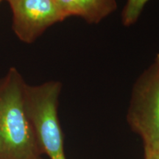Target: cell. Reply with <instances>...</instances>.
Segmentation results:
<instances>
[{
    "instance_id": "6da1fadb",
    "label": "cell",
    "mask_w": 159,
    "mask_h": 159,
    "mask_svg": "<svg viewBox=\"0 0 159 159\" xmlns=\"http://www.w3.org/2000/svg\"><path fill=\"white\" fill-rule=\"evenodd\" d=\"M22 76L14 67L0 79V159H40L42 154L25 110Z\"/></svg>"
},
{
    "instance_id": "7a4b0ae2",
    "label": "cell",
    "mask_w": 159,
    "mask_h": 159,
    "mask_svg": "<svg viewBox=\"0 0 159 159\" xmlns=\"http://www.w3.org/2000/svg\"><path fill=\"white\" fill-rule=\"evenodd\" d=\"M62 84L50 80L41 85L24 86V102L42 153L49 159H66L57 105Z\"/></svg>"
},
{
    "instance_id": "3957f363",
    "label": "cell",
    "mask_w": 159,
    "mask_h": 159,
    "mask_svg": "<svg viewBox=\"0 0 159 159\" xmlns=\"http://www.w3.org/2000/svg\"><path fill=\"white\" fill-rule=\"evenodd\" d=\"M130 128L144 144L145 159L159 158V72L156 62L134 85L128 114Z\"/></svg>"
},
{
    "instance_id": "277c9868",
    "label": "cell",
    "mask_w": 159,
    "mask_h": 159,
    "mask_svg": "<svg viewBox=\"0 0 159 159\" xmlns=\"http://www.w3.org/2000/svg\"><path fill=\"white\" fill-rule=\"evenodd\" d=\"M15 34L31 43L55 24L66 19L55 0H9Z\"/></svg>"
},
{
    "instance_id": "5b68a950",
    "label": "cell",
    "mask_w": 159,
    "mask_h": 159,
    "mask_svg": "<svg viewBox=\"0 0 159 159\" xmlns=\"http://www.w3.org/2000/svg\"><path fill=\"white\" fill-rule=\"evenodd\" d=\"M78 16L89 24H97L116 9L115 0H77Z\"/></svg>"
},
{
    "instance_id": "8992f818",
    "label": "cell",
    "mask_w": 159,
    "mask_h": 159,
    "mask_svg": "<svg viewBox=\"0 0 159 159\" xmlns=\"http://www.w3.org/2000/svg\"><path fill=\"white\" fill-rule=\"evenodd\" d=\"M149 1L150 0H128L122 11L123 25L126 27L134 25Z\"/></svg>"
},
{
    "instance_id": "52a82bcc",
    "label": "cell",
    "mask_w": 159,
    "mask_h": 159,
    "mask_svg": "<svg viewBox=\"0 0 159 159\" xmlns=\"http://www.w3.org/2000/svg\"><path fill=\"white\" fill-rule=\"evenodd\" d=\"M66 19L71 16H78L77 0H55Z\"/></svg>"
},
{
    "instance_id": "ba28073f",
    "label": "cell",
    "mask_w": 159,
    "mask_h": 159,
    "mask_svg": "<svg viewBox=\"0 0 159 159\" xmlns=\"http://www.w3.org/2000/svg\"><path fill=\"white\" fill-rule=\"evenodd\" d=\"M156 62L157 63V66H158V72H159V61H156Z\"/></svg>"
},
{
    "instance_id": "9c48e42d",
    "label": "cell",
    "mask_w": 159,
    "mask_h": 159,
    "mask_svg": "<svg viewBox=\"0 0 159 159\" xmlns=\"http://www.w3.org/2000/svg\"><path fill=\"white\" fill-rule=\"evenodd\" d=\"M156 61H159V54L157 55V57H156Z\"/></svg>"
},
{
    "instance_id": "30bf717a",
    "label": "cell",
    "mask_w": 159,
    "mask_h": 159,
    "mask_svg": "<svg viewBox=\"0 0 159 159\" xmlns=\"http://www.w3.org/2000/svg\"><path fill=\"white\" fill-rule=\"evenodd\" d=\"M3 1V0H0V5H1V2H2Z\"/></svg>"
},
{
    "instance_id": "8fae6325",
    "label": "cell",
    "mask_w": 159,
    "mask_h": 159,
    "mask_svg": "<svg viewBox=\"0 0 159 159\" xmlns=\"http://www.w3.org/2000/svg\"><path fill=\"white\" fill-rule=\"evenodd\" d=\"M6 1H7V2H8V1H9V0H6Z\"/></svg>"
},
{
    "instance_id": "7c38bea8",
    "label": "cell",
    "mask_w": 159,
    "mask_h": 159,
    "mask_svg": "<svg viewBox=\"0 0 159 159\" xmlns=\"http://www.w3.org/2000/svg\"><path fill=\"white\" fill-rule=\"evenodd\" d=\"M158 159H159V158H158Z\"/></svg>"
},
{
    "instance_id": "4fadbf2b",
    "label": "cell",
    "mask_w": 159,
    "mask_h": 159,
    "mask_svg": "<svg viewBox=\"0 0 159 159\" xmlns=\"http://www.w3.org/2000/svg\"><path fill=\"white\" fill-rule=\"evenodd\" d=\"M40 159H41V158H40Z\"/></svg>"
}]
</instances>
